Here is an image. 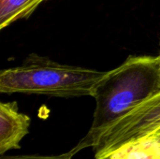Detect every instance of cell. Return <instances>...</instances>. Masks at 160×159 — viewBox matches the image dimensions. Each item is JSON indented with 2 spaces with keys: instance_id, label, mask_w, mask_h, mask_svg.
Segmentation results:
<instances>
[{
  "instance_id": "obj_1",
  "label": "cell",
  "mask_w": 160,
  "mask_h": 159,
  "mask_svg": "<svg viewBox=\"0 0 160 159\" xmlns=\"http://www.w3.org/2000/svg\"><path fill=\"white\" fill-rule=\"evenodd\" d=\"M160 93V56H129L107 71L93 97L96 109L92 126L83 137L91 138L141 103Z\"/></svg>"
},
{
  "instance_id": "obj_2",
  "label": "cell",
  "mask_w": 160,
  "mask_h": 159,
  "mask_svg": "<svg viewBox=\"0 0 160 159\" xmlns=\"http://www.w3.org/2000/svg\"><path fill=\"white\" fill-rule=\"evenodd\" d=\"M107 71L63 65L31 53L22 65L0 72V92L71 98L93 97Z\"/></svg>"
},
{
  "instance_id": "obj_3",
  "label": "cell",
  "mask_w": 160,
  "mask_h": 159,
  "mask_svg": "<svg viewBox=\"0 0 160 159\" xmlns=\"http://www.w3.org/2000/svg\"><path fill=\"white\" fill-rule=\"evenodd\" d=\"M160 128V93L141 103L91 138L79 143L91 147L96 159H110L122 146L151 135Z\"/></svg>"
},
{
  "instance_id": "obj_4",
  "label": "cell",
  "mask_w": 160,
  "mask_h": 159,
  "mask_svg": "<svg viewBox=\"0 0 160 159\" xmlns=\"http://www.w3.org/2000/svg\"><path fill=\"white\" fill-rule=\"evenodd\" d=\"M31 118L19 112L16 102L0 104V156L21 148V142L29 133Z\"/></svg>"
},
{
  "instance_id": "obj_5",
  "label": "cell",
  "mask_w": 160,
  "mask_h": 159,
  "mask_svg": "<svg viewBox=\"0 0 160 159\" xmlns=\"http://www.w3.org/2000/svg\"><path fill=\"white\" fill-rule=\"evenodd\" d=\"M110 159H160V136L151 134L129 142L114 152Z\"/></svg>"
},
{
  "instance_id": "obj_6",
  "label": "cell",
  "mask_w": 160,
  "mask_h": 159,
  "mask_svg": "<svg viewBox=\"0 0 160 159\" xmlns=\"http://www.w3.org/2000/svg\"><path fill=\"white\" fill-rule=\"evenodd\" d=\"M46 0H0V28L29 17Z\"/></svg>"
},
{
  "instance_id": "obj_7",
  "label": "cell",
  "mask_w": 160,
  "mask_h": 159,
  "mask_svg": "<svg viewBox=\"0 0 160 159\" xmlns=\"http://www.w3.org/2000/svg\"><path fill=\"white\" fill-rule=\"evenodd\" d=\"M83 148L78 143L70 151L60 155H16L1 156L0 159H73V157Z\"/></svg>"
},
{
  "instance_id": "obj_8",
  "label": "cell",
  "mask_w": 160,
  "mask_h": 159,
  "mask_svg": "<svg viewBox=\"0 0 160 159\" xmlns=\"http://www.w3.org/2000/svg\"><path fill=\"white\" fill-rule=\"evenodd\" d=\"M152 134H156V135H159L160 136V128H158L157 131H155L154 133H152Z\"/></svg>"
},
{
  "instance_id": "obj_9",
  "label": "cell",
  "mask_w": 160,
  "mask_h": 159,
  "mask_svg": "<svg viewBox=\"0 0 160 159\" xmlns=\"http://www.w3.org/2000/svg\"><path fill=\"white\" fill-rule=\"evenodd\" d=\"M159 56H160V54H159Z\"/></svg>"
}]
</instances>
